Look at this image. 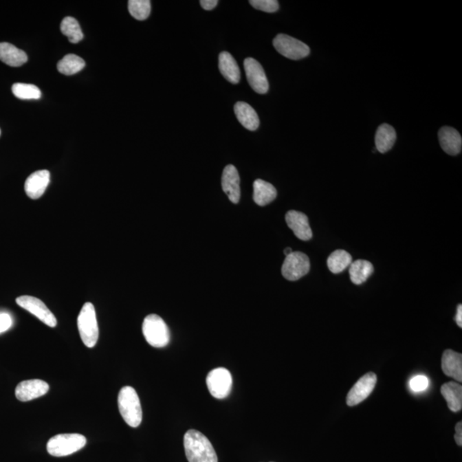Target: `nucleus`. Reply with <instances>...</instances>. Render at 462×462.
<instances>
[{
    "mask_svg": "<svg viewBox=\"0 0 462 462\" xmlns=\"http://www.w3.org/2000/svg\"><path fill=\"white\" fill-rule=\"evenodd\" d=\"M85 65V61L79 56L68 54L58 63V69L61 74L72 76L82 71Z\"/></svg>",
    "mask_w": 462,
    "mask_h": 462,
    "instance_id": "25",
    "label": "nucleus"
},
{
    "mask_svg": "<svg viewBox=\"0 0 462 462\" xmlns=\"http://www.w3.org/2000/svg\"><path fill=\"white\" fill-rule=\"evenodd\" d=\"M119 412L127 425L138 427L142 421V409L138 392L131 386L122 387L118 399Z\"/></svg>",
    "mask_w": 462,
    "mask_h": 462,
    "instance_id": "2",
    "label": "nucleus"
},
{
    "mask_svg": "<svg viewBox=\"0 0 462 462\" xmlns=\"http://www.w3.org/2000/svg\"><path fill=\"white\" fill-rule=\"evenodd\" d=\"M222 188L230 201L234 204L240 201V177L236 168L229 164L223 169L222 175Z\"/></svg>",
    "mask_w": 462,
    "mask_h": 462,
    "instance_id": "13",
    "label": "nucleus"
},
{
    "mask_svg": "<svg viewBox=\"0 0 462 462\" xmlns=\"http://www.w3.org/2000/svg\"><path fill=\"white\" fill-rule=\"evenodd\" d=\"M49 385L41 380L23 381L16 388V397L21 402L32 401L47 393Z\"/></svg>",
    "mask_w": 462,
    "mask_h": 462,
    "instance_id": "12",
    "label": "nucleus"
},
{
    "mask_svg": "<svg viewBox=\"0 0 462 462\" xmlns=\"http://www.w3.org/2000/svg\"><path fill=\"white\" fill-rule=\"evenodd\" d=\"M456 321L458 327H462V306L461 304L457 307V314L456 316Z\"/></svg>",
    "mask_w": 462,
    "mask_h": 462,
    "instance_id": "35",
    "label": "nucleus"
},
{
    "mask_svg": "<svg viewBox=\"0 0 462 462\" xmlns=\"http://www.w3.org/2000/svg\"><path fill=\"white\" fill-rule=\"evenodd\" d=\"M293 252L294 251L292 250V248H285V254L286 255V256H288V255H289L290 254H292Z\"/></svg>",
    "mask_w": 462,
    "mask_h": 462,
    "instance_id": "36",
    "label": "nucleus"
},
{
    "mask_svg": "<svg viewBox=\"0 0 462 462\" xmlns=\"http://www.w3.org/2000/svg\"><path fill=\"white\" fill-rule=\"evenodd\" d=\"M276 190L272 184L264 180L257 179L254 183V201L257 205L265 206L274 201Z\"/></svg>",
    "mask_w": 462,
    "mask_h": 462,
    "instance_id": "22",
    "label": "nucleus"
},
{
    "mask_svg": "<svg viewBox=\"0 0 462 462\" xmlns=\"http://www.w3.org/2000/svg\"><path fill=\"white\" fill-rule=\"evenodd\" d=\"M86 443V437L82 434H58L48 441L47 450L52 456H67L83 449Z\"/></svg>",
    "mask_w": 462,
    "mask_h": 462,
    "instance_id": "4",
    "label": "nucleus"
},
{
    "mask_svg": "<svg viewBox=\"0 0 462 462\" xmlns=\"http://www.w3.org/2000/svg\"><path fill=\"white\" fill-rule=\"evenodd\" d=\"M128 7L131 15L139 21L146 20L151 12V2L149 0H129Z\"/></svg>",
    "mask_w": 462,
    "mask_h": 462,
    "instance_id": "29",
    "label": "nucleus"
},
{
    "mask_svg": "<svg viewBox=\"0 0 462 462\" xmlns=\"http://www.w3.org/2000/svg\"><path fill=\"white\" fill-rule=\"evenodd\" d=\"M12 89L14 96L20 100H38L41 97V90L33 84L15 83Z\"/></svg>",
    "mask_w": 462,
    "mask_h": 462,
    "instance_id": "28",
    "label": "nucleus"
},
{
    "mask_svg": "<svg viewBox=\"0 0 462 462\" xmlns=\"http://www.w3.org/2000/svg\"><path fill=\"white\" fill-rule=\"evenodd\" d=\"M377 376L374 373H368L357 381L346 395V404L353 407L365 401L375 388Z\"/></svg>",
    "mask_w": 462,
    "mask_h": 462,
    "instance_id": "10",
    "label": "nucleus"
},
{
    "mask_svg": "<svg viewBox=\"0 0 462 462\" xmlns=\"http://www.w3.org/2000/svg\"><path fill=\"white\" fill-rule=\"evenodd\" d=\"M238 121L248 131H254L260 126V119L253 107L246 102H237L234 107Z\"/></svg>",
    "mask_w": 462,
    "mask_h": 462,
    "instance_id": "18",
    "label": "nucleus"
},
{
    "mask_svg": "<svg viewBox=\"0 0 462 462\" xmlns=\"http://www.w3.org/2000/svg\"><path fill=\"white\" fill-rule=\"evenodd\" d=\"M285 220L287 225L300 240L308 241L313 237V231L308 222V218L303 212L292 210L287 212Z\"/></svg>",
    "mask_w": 462,
    "mask_h": 462,
    "instance_id": "14",
    "label": "nucleus"
},
{
    "mask_svg": "<svg viewBox=\"0 0 462 462\" xmlns=\"http://www.w3.org/2000/svg\"><path fill=\"white\" fill-rule=\"evenodd\" d=\"M441 393L446 399L448 407L451 411L457 412L462 408V386L454 382L444 384L441 387Z\"/></svg>",
    "mask_w": 462,
    "mask_h": 462,
    "instance_id": "21",
    "label": "nucleus"
},
{
    "mask_svg": "<svg viewBox=\"0 0 462 462\" xmlns=\"http://www.w3.org/2000/svg\"><path fill=\"white\" fill-rule=\"evenodd\" d=\"M273 45L283 57L292 60H299L310 54V48L307 45L287 34H278L273 40Z\"/></svg>",
    "mask_w": 462,
    "mask_h": 462,
    "instance_id": "6",
    "label": "nucleus"
},
{
    "mask_svg": "<svg viewBox=\"0 0 462 462\" xmlns=\"http://www.w3.org/2000/svg\"><path fill=\"white\" fill-rule=\"evenodd\" d=\"M0 61L12 67H19L28 61V56L15 45L2 42L0 43Z\"/></svg>",
    "mask_w": 462,
    "mask_h": 462,
    "instance_id": "20",
    "label": "nucleus"
},
{
    "mask_svg": "<svg viewBox=\"0 0 462 462\" xmlns=\"http://www.w3.org/2000/svg\"><path fill=\"white\" fill-rule=\"evenodd\" d=\"M442 369L446 376L462 381V355L460 353L447 349L443 353Z\"/></svg>",
    "mask_w": 462,
    "mask_h": 462,
    "instance_id": "17",
    "label": "nucleus"
},
{
    "mask_svg": "<svg viewBox=\"0 0 462 462\" xmlns=\"http://www.w3.org/2000/svg\"><path fill=\"white\" fill-rule=\"evenodd\" d=\"M374 272L373 265L371 262L358 260L352 262L349 265V276L353 283L356 285H362Z\"/></svg>",
    "mask_w": 462,
    "mask_h": 462,
    "instance_id": "24",
    "label": "nucleus"
},
{
    "mask_svg": "<svg viewBox=\"0 0 462 462\" xmlns=\"http://www.w3.org/2000/svg\"><path fill=\"white\" fill-rule=\"evenodd\" d=\"M309 271V258L302 252H293L286 256L282 267V274L289 281H297Z\"/></svg>",
    "mask_w": 462,
    "mask_h": 462,
    "instance_id": "8",
    "label": "nucleus"
},
{
    "mask_svg": "<svg viewBox=\"0 0 462 462\" xmlns=\"http://www.w3.org/2000/svg\"><path fill=\"white\" fill-rule=\"evenodd\" d=\"M0 134H1V131H0Z\"/></svg>",
    "mask_w": 462,
    "mask_h": 462,
    "instance_id": "37",
    "label": "nucleus"
},
{
    "mask_svg": "<svg viewBox=\"0 0 462 462\" xmlns=\"http://www.w3.org/2000/svg\"><path fill=\"white\" fill-rule=\"evenodd\" d=\"M409 385H410L412 391L419 393V392L425 391L428 388L429 380L428 377L424 375L415 376L410 380Z\"/></svg>",
    "mask_w": 462,
    "mask_h": 462,
    "instance_id": "31",
    "label": "nucleus"
},
{
    "mask_svg": "<svg viewBox=\"0 0 462 462\" xmlns=\"http://www.w3.org/2000/svg\"><path fill=\"white\" fill-rule=\"evenodd\" d=\"M219 68L220 72L230 83H239L241 72L236 59L228 52H222L219 54Z\"/></svg>",
    "mask_w": 462,
    "mask_h": 462,
    "instance_id": "19",
    "label": "nucleus"
},
{
    "mask_svg": "<svg viewBox=\"0 0 462 462\" xmlns=\"http://www.w3.org/2000/svg\"><path fill=\"white\" fill-rule=\"evenodd\" d=\"M60 30L67 36L71 43H79L83 38V33L80 24L74 17L67 16L62 21Z\"/></svg>",
    "mask_w": 462,
    "mask_h": 462,
    "instance_id": "27",
    "label": "nucleus"
},
{
    "mask_svg": "<svg viewBox=\"0 0 462 462\" xmlns=\"http://www.w3.org/2000/svg\"><path fill=\"white\" fill-rule=\"evenodd\" d=\"M77 327L84 345L89 349L94 348L99 339V327L96 308L92 303L84 304L77 318Z\"/></svg>",
    "mask_w": 462,
    "mask_h": 462,
    "instance_id": "3",
    "label": "nucleus"
},
{
    "mask_svg": "<svg viewBox=\"0 0 462 462\" xmlns=\"http://www.w3.org/2000/svg\"><path fill=\"white\" fill-rule=\"evenodd\" d=\"M184 443L188 462H218L212 444L199 430H188L185 433Z\"/></svg>",
    "mask_w": 462,
    "mask_h": 462,
    "instance_id": "1",
    "label": "nucleus"
},
{
    "mask_svg": "<svg viewBox=\"0 0 462 462\" xmlns=\"http://www.w3.org/2000/svg\"><path fill=\"white\" fill-rule=\"evenodd\" d=\"M12 316L7 313H0V334L8 331L12 327Z\"/></svg>",
    "mask_w": 462,
    "mask_h": 462,
    "instance_id": "32",
    "label": "nucleus"
},
{
    "mask_svg": "<svg viewBox=\"0 0 462 462\" xmlns=\"http://www.w3.org/2000/svg\"><path fill=\"white\" fill-rule=\"evenodd\" d=\"M50 183V173L47 170L36 171L27 178L24 188L30 199H37L43 195Z\"/></svg>",
    "mask_w": 462,
    "mask_h": 462,
    "instance_id": "15",
    "label": "nucleus"
},
{
    "mask_svg": "<svg viewBox=\"0 0 462 462\" xmlns=\"http://www.w3.org/2000/svg\"><path fill=\"white\" fill-rule=\"evenodd\" d=\"M454 439L456 442L460 447L462 446V423L461 421L458 422L456 426V435H454Z\"/></svg>",
    "mask_w": 462,
    "mask_h": 462,
    "instance_id": "34",
    "label": "nucleus"
},
{
    "mask_svg": "<svg viewBox=\"0 0 462 462\" xmlns=\"http://www.w3.org/2000/svg\"><path fill=\"white\" fill-rule=\"evenodd\" d=\"M199 3H201L203 9L206 10H212L218 6L219 1H217V0H201Z\"/></svg>",
    "mask_w": 462,
    "mask_h": 462,
    "instance_id": "33",
    "label": "nucleus"
},
{
    "mask_svg": "<svg viewBox=\"0 0 462 462\" xmlns=\"http://www.w3.org/2000/svg\"><path fill=\"white\" fill-rule=\"evenodd\" d=\"M250 3L254 8L267 13L276 12L279 9L276 0H251Z\"/></svg>",
    "mask_w": 462,
    "mask_h": 462,
    "instance_id": "30",
    "label": "nucleus"
},
{
    "mask_svg": "<svg viewBox=\"0 0 462 462\" xmlns=\"http://www.w3.org/2000/svg\"><path fill=\"white\" fill-rule=\"evenodd\" d=\"M16 302L17 305L30 311L49 327L54 328L57 325V318L40 299L34 296H23L16 298Z\"/></svg>",
    "mask_w": 462,
    "mask_h": 462,
    "instance_id": "9",
    "label": "nucleus"
},
{
    "mask_svg": "<svg viewBox=\"0 0 462 462\" xmlns=\"http://www.w3.org/2000/svg\"><path fill=\"white\" fill-rule=\"evenodd\" d=\"M244 69L248 82L252 89L258 94H267L269 90V82L260 63L253 58H248L244 60Z\"/></svg>",
    "mask_w": 462,
    "mask_h": 462,
    "instance_id": "11",
    "label": "nucleus"
},
{
    "mask_svg": "<svg viewBox=\"0 0 462 462\" xmlns=\"http://www.w3.org/2000/svg\"><path fill=\"white\" fill-rule=\"evenodd\" d=\"M143 336L148 344L154 348H164L169 344L170 331L166 322L157 314L145 318L142 324Z\"/></svg>",
    "mask_w": 462,
    "mask_h": 462,
    "instance_id": "5",
    "label": "nucleus"
},
{
    "mask_svg": "<svg viewBox=\"0 0 462 462\" xmlns=\"http://www.w3.org/2000/svg\"><path fill=\"white\" fill-rule=\"evenodd\" d=\"M232 376L229 370L219 367L211 371L206 377V385L213 397L223 399L230 393L232 388Z\"/></svg>",
    "mask_w": 462,
    "mask_h": 462,
    "instance_id": "7",
    "label": "nucleus"
},
{
    "mask_svg": "<svg viewBox=\"0 0 462 462\" xmlns=\"http://www.w3.org/2000/svg\"><path fill=\"white\" fill-rule=\"evenodd\" d=\"M441 146L450 155H457L461 152L462 139L460 133L451 127H443L439 133Z\"/></svg>",
    "mask_w": 462,
    "mask_h": 462,
    "instance_id": "16",
    "label": "nucleus"
},
{
    "mask_svg": "<svg viewBox=\"0 0 462 462\" xmlns=\"http://www.w3.org/2000/svg\"><path fill=\"white\" fill-rule=\"evenodd\" d=\"M397 141V133L392 126L384 124L380 125L376 132L375 144L377 151L385 153L393 148Z\"/></svg>",
    "mask_w": 462,
    "mask_h": 462,
    "instance_id": "23",
    "label": "nucleus"
},
{
    "mask_svg": "<svg viewBox=\"0 0 462 462\" xmlns=\"http://www.w3.org/2000/svg\"><path fill=\"white\" fill-rule=\"evenodd\" d=\"M352 263V256L345 250H336L329 256L327 265L332 273L338 274L344 272Z\"/></svg>",
    "mask_w": 462,
    "mask_h": 462,
    "instance_id": "26",
    "label": "nucleus"
}]
</instances>
